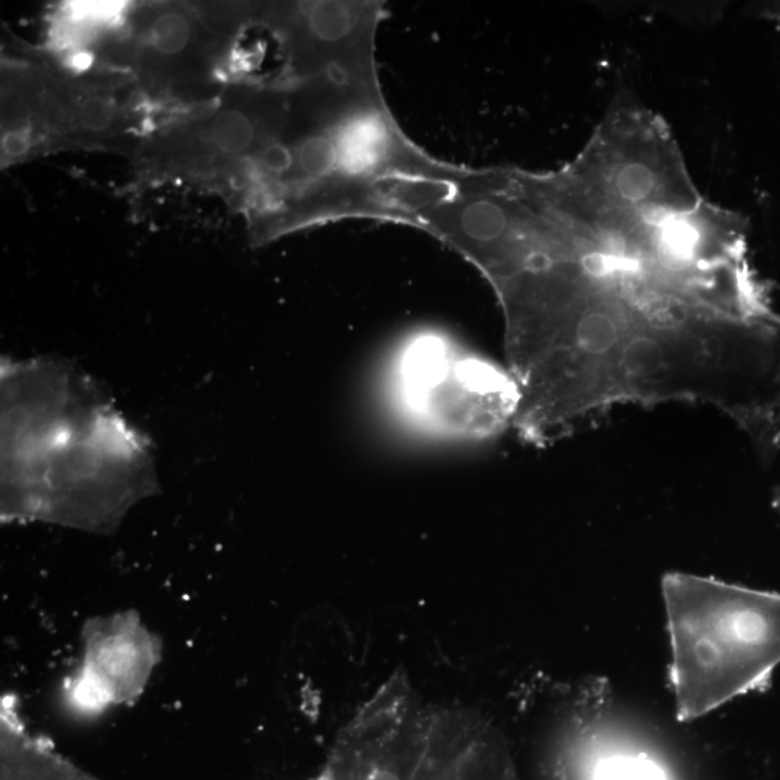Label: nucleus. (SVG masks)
<instances>
[{
	"label": "nucleus",
	"mask_w": 780,
	"mask_h": 780,
	"mask_svg": "<svg viewBox=\"0 0 780 780\" xmlns=\"http://www.w3.org/2000/svg\"><path fill=\"white\" fill-rule=\"evenodd\" d=\"M500 281L525 440L623 405L698 403L780 450V312L739 213L698 190L668 129H598Z\"/></svg>",
	"instance_id": "1"
},
{
	"label": "nucleus",
	"mask_w": 780,
	"mask_h": 780,
	"mask_svg": "<svg viewBox=\"0 0 780 780\" xmlns=\"http://www.w3.org/2000/svg\"><path fill=\"white\" fill-rule=\"evenodd\" d=\"M2 515L107 529L155 493L148 437L65 360L0 363Z\"/></svg>",
	"instance_id": "2"
},
{
	"label": "nucleus",
	"mask_w": 780,
	"mask_h": 780,
	"mask_svg": "<svg viewBox=\"0 0 780 780\" xmlns=\"http://www.w3.org/2000/svg\"><path fill=\"white\" fill-rule=\"evenodd\" d=\"M662 596L679 720L769 687L780 665L779 593L669 572Z\"/></svg>",
	"instance_id": "3"
},
{
	"label": "nucleus",
	"mask_w": 780,
	"mask_h": 780,
	"mask_svg": "<svg viewBox=\"0 0 780 780\" xmlns=\"http://www.w3.org/2000/svg\"><path fill=\"white\" fill-rule=\"evenodd\" d=\"M520 399L512 373L480 357L455 353L437 385L415 408L441 427L486 438L515 425Z\"/></svg>",
	"instance_id": "4"
},
{
	"label": "nucleus",
	"mask_w": 780,
	"mask_h": 780,
	"mask_svg": "<svg viewBox=\"0 0 780 780\" xmlns=\"http://www.w3.org/2000/svg\"><path fill=\"white\" fill-rule=\"evenodd\" d=\"M2 780H91L73 766L24 739L3 744Z\"/></svg>",
	"instance_id": "5"
},
{
	"label": "nucleus",
	"mask_w": 780,
	"mask_h": 780,
	"mask_svg": "<svg viewBox=\"0 0 780 780\" xmlns=\"http://www.w3.org/2000/svg\"><path fill=\"white\" fill-rule=\"evenodd\" d=\"M600 780H661L652 766L635 760H617L606 767Z\"/></svg>",
	"instance_id": "6"
},
{
	"label": "nucleus",
	"mask_w": 780,
	"mask_h": 780,
	"mask_svg": "<svg viewBox=\"0 0 780 780\" xmlns=\"http://www.w3.org/2000/svg\"><path fill=\"white\" fill-rule=\"evenodd\" d=\"M364 780H403L398 770L389 766H376L367 772Z\"/></svg>",
	"instance_id": "7"
},
{
	"label": "nucleus",
	"mask_w": 780,
	"mask_h": 780,
	"mask_svg": "<svg viewBox=\"0 0 780 780\" xmlns=\"http://www.w3.org/2000/svg\"><path fill=\"white\" fill-rule=\"evenodd\" d=\"M760 16L780 25V2L765 3L757 8Z\"/></svg>",
	"instance_id": "8"
},
{
	"label": "nucleus",
	"mask_w": 780,
	"mask_h": 780,
	"mask_svg": "<svg viewBox=\"0 0 780 780\" xmlns=\"http://www.w3.org/2000/svg\"><path fill=\"white\" fill-rule=\"evenodd\" d=\"M773 505L780 510V487L776 489L775 496H773Z\"/></svg>",
	"instance_id": "9"
}]
</instances>
